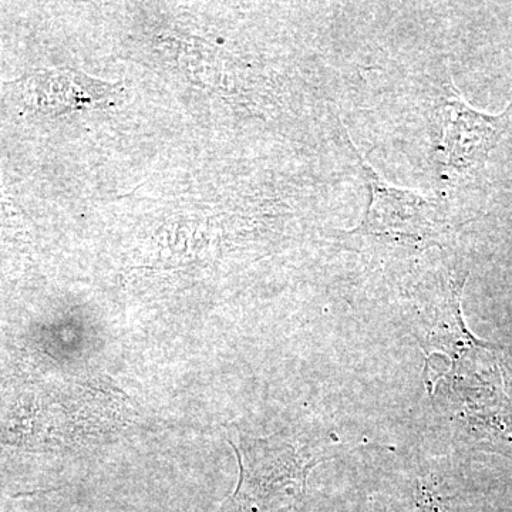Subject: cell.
I'll use <instances>...</instances> for the list:
<instances>
[{"mask_svg": "<svg viewBox=\"0 0 512 512\" xmlns=\"http://www.w3.org/2000/svg\"><path fill=\"white\" fill-rule=\"evenodd\" d=\"M360 163L372 191V201L360 231L412 239H421L433 231L436 220L434 205L429 200L393 187L362 158Z\"/></svg>", "mask_w": 512, "mask_h": 512, "instance_id": "1", "label": "cell"}, {"mask_svg": "<svg viewBox=\"0 0 512 512\" xmlns=\"http://www.w3.org/2000/svg\"><path fill=\"white\" fill-rule=\"evenodd\" d=\"M510 107L504 113L491 116L468 106L454 96L444 106L443 151L447 165L468 170L483 163L497 146L508 124Z\"/></svg>", "mask_w": 512, "mask_h": 512, "instance_id": "2", "label": "cell"}, {"mask_svg": "<svg viewBox=\"0 0 512 512\" xmlns=\"http://www.w3.org/2000/svg\"><path fill=\"white\" fill-rule=\"evenodd\" d=\"M23 94L37 110L62 113L110 106L116 100L117 87L70 69L43 70L23 82Z\"/></svg>", "mask_w": 512, "mask_h": 512, "instance_id": "3", "label": "cell"}]
</instances>
